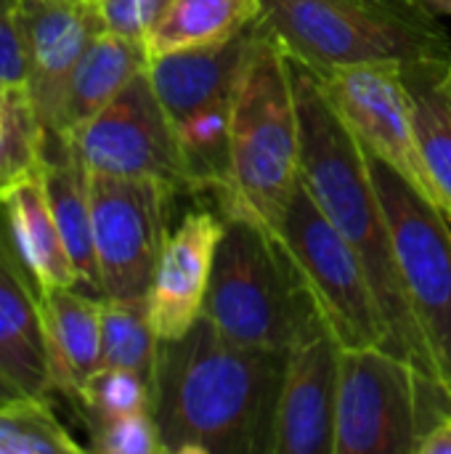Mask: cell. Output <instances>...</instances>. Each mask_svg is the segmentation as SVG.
<instances>
[{
	"instance_id": "cell-24",
	"label": "cell",
	"mask_w": 451,
	"mask_h": 454,
	"mask_svg": "<svg viewBox=\"0 0 451 454\" xmlns=\"http://www.w3.org/2000/svg\"><path fill=\"white\" fill-rule=\"evenodd\" d=\"M85 447L56 418L51 399L16 396L0 404V454H80Z\"/></svg>"
},
{
	"instance_id": "cell-9",
	"label": "cell",
	"mask_w": 451,
	"mask_h": 454,
	"mask_svg": "<svg viewBox=\"0 0 451 454\" xmlns=\"http://www.w3.org/2000/svg\"><path fill=\"white\" fill-rule=\"evenodd\" d=\"M90 173L149 178L175 194H194L175 122L165 112L149 72H138L96 117L69 133Z\"/></svg>"
},
{
	"instance_id": "cell-15",
	"label": "cell",
	"mask_w": 451,
	"mask_h": 454,
	"mask_svg": "<svg viewBox=\"0 0 451 454\" xmlns=\"http://www.w3.org/2000/svg\"><path fill=\"white\" fill-rule=\"evenodd\" d=\"M258 35L260 21L221 45L152 56L146 72L170 120L181 122L197 109L234 96Z\"/></svg>"
},
{
	"instance_id": "cell-4",
	"label": "cell",
	"mask_w": 451,
	"mask_h": 454,
	"mask_svg": "<svg viewBox=\"0 0 451 454\" xmlns=\"http://www.w3.org/2000/svg\"><path fill=\"white\" fill-rule=\"evenodd\" d=\"M260 24L290 59L314 72L451 61L449 32L417 0H263Z\"/></svg>"
},
{
	"instance_id": "cell-5",
	"label": "cell",
	"mask_w": 451,
	"mask_h": 454,
	"mask_svg": "<svg viewBox=\"0 0 451 454\" xmlns=\"http://www.w3.org/2000/svg\"><path fill=\"white\" fill-rule=\"evenodd\" d=\"M202 317L239 346L279 354L327 330L282 237L237 218H226Z\"/></svg>"
},
{
	"instance_id": "cell-25",
	"label": "cell",
	"mask_w": 451,
	"mask_h": 454,
	"mask_svg": "<svg viewBox=\"0 0 451 454\" xmlns=\"http://www.w3.org/2000/svg\"><path fill=\"white\" fill-rule=\"evenodd\" d=\"M43 125L24 88L3 93L0 101V205L5 194L40 168Z\"/></svg>"
},
{
	"instance_id": "cell-27",
	"label": "cell",
	"mask_w": 451,
	"mask_h": 454,
	"mask_svg": "<svg viewBox=\"0 0 451 454\" xmlns=\"http://www.w3.org/2000/svg\"><path fill=\"white\" fill-rule=\"evenodd\" d=\"M90 444L88 450L98 454H162L159 431L154 423V415L133 412L112 420H101L93 426H85Z\"/></svg>"
},
{
	"instance_id": "cell-16",
	"label": "cell",
	"mask_w": 451,
	"mask_h": 454,
	"mask_svg": "<svg viewBox=\"0 0 451 454\" xmlns=\"http://www.w3.org/2000/svg\"><path fill=\"white\" fill-rule=\"evenodd\" d=\"M40 178L56 226L77 271V290L104 301L96 242H93V205H90V170L80 160L74 144L64 133L43 130Z\"/></svg>"
},
{
	"instance_id": "cell-19",
	"label": "cell",
	"mask_w": 451,
	"mask_h": 454,
	"mask_svg": "<svg viewBox=\"0 0 451 454\" xmlns=\"http://www.w3.org/2000/svg\"><path fill=\"white\" fill-rule=\"evenodd\" d=\"M146 67L149 53L144 40L125 37L109 29L98 32L69 80L56 133L69 136L72 130L85 125Z\"/></svg>"
},
{
	"instance_id": "cell-23",
	"label": "cell",
	"mask_w": 451,
	"mask_h": 454,
	"mask_svg": "<svg viewBox=\"0 0 451 454\" xmlns=\"http://www.w3.org/2000/svg\"><path fill=\"white\" fill-rule=\"evenodd\" d=\"M159 338L149 319L146 298L101 301V367H122L154 383Z\"/></svg>"
},
{
	"instance_id": "cell-13",
	"label": "cell",
	"mask_w": 451,
	"mask_h": 454,
	"mask_svg": "<svg viewBox=\"0 0 451 454\" xmlns=\"http://www.w3.org/2000/svg\"><path fill=\"white\" fill-rule=\"evenodd\" d=\"M340 343L330 330L287 351L274 454H332Z\"/></svg>"
},
{
	"instance_id": "cell-32",
	"label": "cell",
	"mask_w": 451,
	"mask_h": 454,
	"mask_svg": "<svg viewBox=\"0 0 451 454\" xmlns=\"http://www.w3.org/2000/svg\"><path fill=\"white\" fill-rule=\"evenodd\" d=\"M417 3L433 11L436 16H451V0H417Z\"/></svg>"
},
{
	"instance_id": "cell-2",
	"label": "cell",
	"mask_w": 451,
	"mask_h": 454,
	"mask_svg": "<svg viewBox=\"0 0 451 454\" xmlns=\"http://www.w3.org/2000/svg\"><path fill=\"white\" fill-rule=\"evenodd\" d=\"M290 72L300 117V181L332 226L359 253L385 317L388 351L399 354L420 372L436 375L399 274L391 226L369 170L367 149L335 114L316 74L295 59H290Z\"/></svg>"
},
{
	"instance_id": "cell-22",
	"label": "cell",
	"mask_w": 451,
	"mask_h": 454,
	"mask_svg": "<svg viewBox=\"0 0 451 454\" xmlns=\"http://www.w3.org/2000/svg\"><path fill=\"white\" fill-rule=\"evenodd\" d=\"M447 67H407V80L415 96V120L428 173L439 192L441 210L451 221V101L439 74Z\"/></svg>"
},
{
	"instance_id": "cell-30",
	"label": "cell",
	"mask_w": 451,
	"mask_h": 454,
	"mask_svg": "<svg viewBox=\"0 0 451 454\" xmlns=\"http://www.w3.org/2000/svg\"><path fill=\"white\" fill-rule=\"evenodd\" d=\"M415 454H451V412L420 439Z\"/></svg>"
},
{
	"instance_id": "cell-28",
	"label": "cell",
	"mask_w": 451,
	"mask_h": 454,
	"mask_svg": "<svg viewBox=\"0 0 451 454\" xmlns=\"http://www.w3.org/2000/svg\"><path fill=\"white\" fill-rule=\"evenodd\" d=\"M27 88L21 0H0V90Z\"/></svg>"
},
{
	"instance_id": "cell-1",
	"label": "cell",
	"mask_w": 451,
	"mask_h": 454,
	"mask_svg": "<svg viewBox=\"0 0 451 454\" xmlns=\"http://www.w3.org/2000/svg\"><path fill=\"white\" fill-rule=\"evenodd\" d=\"M284 362L223 338L205 317L159 340L152 415L162 454H274Z\"/></svg>"
},
{
	"instance_id": "cell-21",
	"label": "cell",
	"mask_w": 451,
	"mask_h": 454,
	"mask_svg": "<svg viewBox=\"0 0 451 454\" xmlns=\"http://www.w3.org/2000/svg\"><path fill=\"white\" fill-rule=\"evenodd\" d=\"M237 96V93H234ZM234 96L218 98L194 114L175 122L186 170L191 178L194 194L221 192L229 178V154H231V109Z\"/></svg>"
},
{
	"instance_id": "cell-20",
	"label": "cell",
	"mask_w": 451,
	"mask_h": 454,
	"mask_svg": "<svg viewBox=\"0 0 451 454\" xmlns=\"http://www.w3.org/2000/svg\"><path fill=\"white\" fill-rule=\"evenodd\" d=\"M263 0H173L146 32L149 59L229 43L260 21Z\"/></svg>"
},
{
	"instance_id": "cell-31",
	"label": "cell",
	"mask_w": 451,
	"mask_h": 454,
	"mask_svg": "<svg viewBox=\"0 0 451 454\" xmlns=\"http://www.w3.org/2000/svg\"><path fill=\"white\" fill-rule=\"evenodd\" d=\"M16 396H27V394H21V391L0 372V404H3V402H11V399H16Z\"/></svg>"
},
{
	"instance_id": "cell-7",
	"label": "cell",
	"mask_w": 451,
	"mask_h": 454,
	"mask_svg": "<svg viewBox=\"0 0 451 454\" xmlns=\"http://www.w3.org/2000/svg\"><path fill=\"white\" fill-rule=\"evenodd\" d=\"M393 237L399 274L428 343L439 380L451 391V221L401 173L367 152Z\"/></svg>"
},
{
	"instance_id": "cell-8",
	"label": "cell",
	"mask_w": 451,
	"mask_h": 454,
	"mask_svg": "<svg viewBox=\"0 0 451 454\" xmlns=\"http://www.w3.org/2000/svg\"><path fill=\"white\" fill-rule=\"evenodd\" d=\"M279 237L300 266L322 319L340 348H388L385 317L359 253L332 226L303 184L284 213Z\"/></svg>"
},
{
	"instance_id": "cell-11",
	"label": "cell",
	"mask_w": 451,
	"mask_h": 454,
	"mask_svg": "<svg viewBox=\"0 0 451 454\" xmlns=\"http://www.w3.org/2000/svg\"><path fill=\"white\" fill-rule=\"evenodd\" d=\"M175 197L159 181L90 173L93 242L104 298H146L170 237L167 218Z\"/></svg>"
},
{
	"instance_id": "cell-14",
	"label": "cell",
	"mask_w": 451,
	"mask_h": 454,
	"mask_svg": "<svg viewBox=\"0 0 451 454\" xmlns=\"http://www.w3.org/2000/svg\"><path fill=\"white\" fill-rule=\"evenodd\" d=\"M223 229V215L197 210L170 231L146 293L149 319L159 340H175L199 322Z\"/></svg>"
},
{
	"instance_id": "cell-6",
	"label": "cell",
	"mask_w": 451,
	"mask_h": 454,
	"mask_svg": "<svg viewBox=\"0 0 451 454\" xmlns=\"http://www.w3.org/2000/svg\"><path fill=\"white\" fill-rule=\"evenodd\" d=\"M451 391L383 346L340 348L332 454H415Z\"/></svg>"
},
{
	"instance_id": "cell-34",
	"label": "cell",
	"mask_w": 451,
	"mask_h": 454,
	"mask_svg": "<svg viewBox=\"0 0 451 454\" xmlns=\"http://www.w3.org/2000/svg\"><path fill=\"white\" fill-rule=\"evenodd\" d=\"M3 93H5V90H0V101H3Z\"/></svg>"
},
{
	"instance_id": "cell-33",
	"label": "cell",
	"mask_w": 451,
	"mask_h": 454,
	"mask_svg": "<svg viewBox=\"0 0 451 454\" xmlns=\"http://www.w3.org/2000/svg\"><path fill=\"white\" fill-rule=\"evenodd\" d=\"M439 82H441V88H444V93L449 96V101H451V61H449V67L439 74Z\"/></svg>"
},
{
	"instance_id": "cell-12",
	"label": "cell",
	"mask_w": 451,
	"mask_h": 454,
	"mask_svg": "<svg viewBox=\"0 0 451 454\" xmlns=\"http://www.w3.org/2000/svg\"><path fill=\"white\" fill-rule=\"evenodd\" d=\"M104 29L96 0H21L24 90L43 130H58L69 80L88 45Z\"/></svg>"
},
{
	"instance_id": "cell-18",
	"label": "cell",
	"mask_w": 451,
	"mask_h": 454,
	"mask_svg": "<svg viewBox=\"0 0 451 454\" xmlns=\"http://www.w3.org/2000/svg\"><path fill=\"white\" fill-rule=\"evenodd\" d=\"M0 213L8 223L19 258L24 261L40 290L77 287V271L48 205L40 168L21 178L5 194Z\"/></svg>"
},
{
	"instance_id": "cell-26",
	"label": "cell",
	"mask_w": 451,
	"mask_h": 454,
	"mask_svg": "<svg viewBox=\"0 0 451 454\" xmlns=\"http://www.w3.org/2000/svg\"><path fill=\"white\" fill-rule=\"evenodd\" d=\"M72 404L85 426L133 412H152V383L122 367H101Z\"/></svg>"
},
{
	"instance_id": "cell-10",
	"label": "cell",
	"mask_w": 451,
	"mask_h": 454,
	"mask_svg": "<svg viewBox=\"0 0 451 454\" xmlns=\"http://www.w3.org/2000/svg\"><path fill=\"white\" fill-rule=\"evenodd\" d=\"M314 72V69H311ZM335 114L359 144L401 173L439 210V192L420 146L415 96L404 64H356L314 72Z\"/></svg>"
},
{
	"instance_id": "cell-29",
	"label": "cell",
	"mask_w": 451,
	"mask_h": 454,
	"mask_svg": "<svg viewBox=\"0 0 451 454\" xmlns=\"http://www.w3.org/2000/svg\"><path fill=\"white\" fill-rule=\"evenodd\" d=\"M170 3L173 0H96V8L109 32L144 40Z\"/></svg>"
},
{
	"instance_id": "cell-3",
	"label": "cell",
	"mask_w": 451,
	"mask_h": 454,
	"mask_svg": "<svg viewBox=\"0 0 451 454\" xmlns=\"http://www.w3.org/2000/svg\"><path fill=\"white\" fill-rule=\"evenodd\" d=\"M300 184V117L290 59L260 24L234 96L221 213L279 234Z\"/></svg>"
},
{
	"instance_id": "cell-17",
	"label": "cell",
	"mask_w": 451,
	"mask_h": 454,
	"mask_svg": "<svg viewBox=\"0 0 451 454\" xmlns=\"http://www.w3.org/2000/svg\"><path fill=\"white\" fill-rule=\"evenodd\" d=\"M40 311L53 391L77 399L101 370V301L77 287L40 290Z\"/></svg>"
}]
</instances>
